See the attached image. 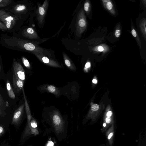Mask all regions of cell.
I'll return each mask as SVG.
<instances>
[{
  "instance_id": "obj_7",
  "label": "cell",
  "mask_w": 146,
  "mask_h": 146,
  "mask_svg": "<svg viewBox=\"0 0 146 146\" xmlns=\"http://www.w3.org/2000/svg\"><path fill=\"white\" fill-rule=\"evenodd\" d=\"M0 20L9 30L13 27L16 21L15 19L13 17L7 13L0 17Z\"/></svg>"
},
{
  "instance_id": "obj_16",
  "label": "cell",
  "mask_w": 146,
  "mask_h": 146,
  "mask_svg": "<svg viewBox=\"0 0 146 146\" xmlns=\"http://www.w3.org/2000/svg\"><path fill=\"white\" fill-rule=\"evenodd\" d=\"M5 103L0 93V115L4 116L6 113L5 111Z\"/></svg>"
},
{
  "instance_id": "obj_13",
  "label": "cell",
  "mask_w": 146,
  "mask_h": 146,
  "mask_svg": "<svg viewBox=\"0 0 146 146\" xmlns=\"http://www.w3.org/2000/svg\"><path fill=\"white\" fill-rule=\"evenodd\" d=\"M131 33L133 36L135 38L140 49L141 48V40L133 26L132 21L131 22Z\"/></svg>"
},
{
  "instance_id": "obj_28",
  "label": "cell",
  "mask_w": 146,
  "mask_h": 146,
  "mask_svg": "<svg viewBox=\"0 0 146 146\" xmlns=\"http://www.w3.org/2000/svg\"><path fill=\"white\" fill-rule=\"evenodd\" d=\"M0 146H11L9 143L4 142L0 144Z\"/></svg>"
},
{
  "instance_id": "obj_36",
  "label": "cell",
  "mask_w": 146,
  "mask_h": 146,
  "mask_svg": "<svg viewBox=\"0 0 146 146\" xmlns=\"http://www.w3.org/2000/svg\"><path fill=\"white\" fill-rule=\"evenodd\" d=\"M5 104H5V105H6V106H9V104H8V102L7 101V102H6V103H5Z\"/></svg>"
},
{
  "instance_id": "obj_9",
  "label": "cell",
  "mask_w": 146,
  "mask_h": 146,
  "mask_svg": "<svg viewBox=\"0 0 146 146\" xmlns=\"http://www.w3.org/2000/svg\"><path fill=\"white\" fill-rule=\"evenodd\" d=\"M13 82L15 92L18 93L23 89L24 82L17 78L14 74H13Z\"/></svg>"
},
{
  "instance_id": "obj_3",
  "label": "cell",
  "mask_w": 146,
  "mask_h": 146,
  "mask_svg": "<svg viewBox=\"0 0 146 146\" xmlns=\"http://www.w3.org/2000/svg\"><path fill=\"white\" fill-rule=\"evenodd\" d=\"M87 23L83 8L79 11L77 15L76 23V35L80 36L86 29Z\"/></svg>"
},
{
  "instance_id": "obj_37",
  "label": "cell",
  "mask_w": 146,
  "mask_h": 146,
  "mask_svg": "<svg viewBox=\"0 0 146 146\" xmlns=\"http://www.w3.org/2000/svg\"><path fill=\"white\" fill-rule=\"evenodd\" d=\"M103 125L104 127H105L106 126V124L105 123H104L103 124Z\"/></svg>"
},
{
  "instance_id": "obj_5",
  "label": "cell",
  "mask_w": 146,
  "mask_h": 146,
  "mask_svg": "<svg viewBox=\"0 0 146 146\" xmlns=\"http://www.w3.org/2000/svg\"><path fill=\"white\" fill-rule=\"evenodd\" d=\"M13 74L24 82L25 79V73L21 65L15 59H13Z\"/></svg>"
},
{
  "instance_id": "obj_25",
  "label": "cell",
  "mask_w": 146,
  "mask_h": 146,
  "mask_svg": "<svg viewBox=\"0 0 146 146\" xmlns=\"http://www.w3.org/2000/svg\"><path fill=\"white\" fill-rule=\"evenodd\" d=\"M5 129L4 127L1 125H0V137L4 134Z\"/></svg>"
},
{
  "instance_id": "obj_31",
  "label": "cell",
  "mask_w": 146,
  "mask_h": 146,
  "mask_svg": "<svg viewBox=\"0 0 146 146\" xmlns=\"http://www.w3.org/2000/svg\"><path fill=\"white\" fill-rule=\"evenodd\" d=\"M112 113L111 111H109L107 112V116L108 117H110L112 115Z\"/></svg>"
},
{
  "instance_id": "obj_30",
  "label": "cell",
  "mask_w": 146,
  "mask_h": 146,
  "mask_svg": "<svg viewBox=\"0 0 146 146\" xmlns=\"http://www.w3.org/2000/svg\"><path fill=\"white\" fill-rule=\"evenodd\" d=\"M106 122L108 123H110L111 121V119L110 117H107L106 119Z\"/></svg>"
},
{
  "instance_id": "obj_39",
  "label": "cell",
  "mask_w": 146,
  "mask_h": 146,
  "mask_svg": "<svg viewBox=\"0 0 146 146\" xmlns=\"http://www.w3.org/2000/svg\"><path fill=\"white\" fill-rule=\"evenodd\" d=\"M27 146H33L32 145H29Z\"/></svg>"
},
{
  "instance_id": "obj_20",
  "label": "cell",
  "mask_w": 146,
  "mask_h": 146,
  "mask_svg": "<svg viewBox=\"0 0 146 146\" xmlns=\"http://www.w3.org/2000/svg\"><path fill=\"white\" fill-rule=\"evenodd\" d=\"M11 2L10 0H0V7H5L11 4Z\"/></svg>"
},
{
  "instance_id": "obj_33",
  "label": "cell",
  "mask_w": 146,
  "mask_h": 146,
  "mask_svg": "<svg viewBox=\"0 0 146 146\" xmlns=\"http://www.w3.org/2000/svg\"><path fill=\"white\" fill-rule=\"evenodd\" d=\"M90 66V62H87L85 65V67L86 68H89Z\"/></svg>"
},
{
  "instance_id": "obj_27",
  "label": "cell",
  "mask_w": 146,
  "mask_h": 146,
  "mask_svg": "<svg viewBox=\"0 0 146 146\" xmlns=\"http://www.w3.org/2000/svg\"><path fill=\"white\" fill-rule=\"evenodd\" d=\"M94 50L96 51L102 52L104 50V48L102 46H99L95 48Z\"/></svg>"
},
{
  "instance_id": "obj_19",
  "label": "cell",
  "mask_w": 146,
  "mask_h": 146,
  "mask_svg": "<svg viewBox=\"0 0 146 146\" xmlns=\"http://www.w3.org/2000/svg\"><path fill=\"white\" fill-rule=\"evenodd\" d=\"M84 9L87 15L89 14L91 9V4L89 1H86L84 3Z\"/></svg>"
},
{
  "instance_id": "obj_35",
  "label": "cell",
  "mask_w": 146,
  "mask_h": 146,
  "mask_svg": "<svg viewBox=\"0 0 146 146\" xmlns=\"http://www.w3.org/2000/svg\"><path fill=\"white\" fill-rule=\"evenodd\" d=\"M92 82L94 84H96L97 82V81L96 79H94L92 80Z\"/></svg>"
},
{
  "instance_id": "obj_23",
  "label": "cell",
  "mask_w": 146,
  "mask_h": 146,
  "mask_svg": "<svg viewBox=\"0 0 146 146\" xmlns=\"http://www.w3.org/2000/svg\"><path fill=\"white\" fill-rule=\"evenodd\" d=\"M121 31L120 29L117 28L116 29L115 31L114 35L116 38H118L120 35Z\"/></svg>"
},
{
  "instance_id": "obj_18",
  "label": "cell",
  "mask_w": 146,
  "mask_h": 146,
  "mask_svg": "<svg viewBox=\"0 0 146 146\" xmlns=\"http://www.w3.org/2000/svg\"><path fill=\"white\" fill-rule=\"evenodd\" d=\"M23 47L25 50L28 51H33L36 48L34 44L30 42L25 43L23 46Z\"/></svg>"
},
{
  "instance_id": "obj_21",
  "label": "cell",
  "mask_w": 146,
  "mask_h": 146,
  "mask_svg": "<svg viewBox=\"0 0 146 146\" xmlns=\"http://www.w3.org/2000/svg\"><path fill=\"white\" fill-rule=\"evenodd\" d=\"M22 59L24 66L27 68H29L30 67V65L28 60L24 57H23Z\"/></svg>"
},
{
  "instance_id": "obj_29",
  "label": "cell",
  "mask_w": 146,
  "mask_h": 146,
  "mask_svg": "<svg viewBox=\"0 0 146 146\" xmlns=\"http://www.w3.org/2000/svg\"><path fill=\"white\" fill-rule=\"evenodd\" d=\"M7 14V13L5 11L2 10H0V17Z\"/></svg>"
},
{
  "instance_id": "obj_11",
  "label": "cell",
  "mask_w": 146,
  "mask_h": 146,
  "mask_svg": "<svg viewBox=\"0 0 146 146\" xmlns=\"http://www.w3.org/2000/svg\"><path fill=\"white\" fill-rule=\"evenodd\" d=\"M146 20L145 18L142 19L140 22L139 27L142 35L146 40Z\"/></svg>"
},
{
  "instance_id": "obj_24",
  "label": "cell",
  "mask_w": 146,
  "mask_h": 146,
  "mask_svg": "<svg viewBox=\"0 0 146 146\" xmlns=\"http://www.w3.org/2000/svg\"><path fill=\"white\" fill-rule=\"evenodd\" d=\"M0 29L3 31L7 30L6 25L0 21Z\"/></svg>"
},
{
  "instance_id": "obj_32",
  "label": "cell",
  "mask_w": 146,
  "mask_h": 146,
  "mask_svg": "<svg viewBox=\"0 0 146 146\" xmlns=\"http://www.w3.org/2000/svg\"><path fill=\"white\" fill-rule=\"evenodd\" d=\"M54 144L52 141H49L48 143L47 146H53Z\"/></svg>"
},
{
  "instance_id": "obj_2",
  "label": "cell",
  "mask_w": 146,
  "mask_h": 146,
  "mask_svg": "<svg viewBox=\"0 0 146 146\" xmlns=\"http://www.w3.org/2000/svg\"><path fill=\"white\" fill-rule=\"evenodd\" d=\"M27 115V122L21 134L18 144L19 146L23 145L30 137L38 135L40 130L38 128V123L32 116L29 108H26Z\"/></svg>"
},
{
  "instance_id": "obj_34",
  "label": "cell",
  "mask_w": 146,
  "mask_h": 146,
  "mask_svg": "<svg viewBox=\"0 0 146 146\" xmlns=\"http://www.w3.org/2000/svg\"><path fill=\"white\" fill-rule=\"evenodd\" d=\"M112 135L113 133H111L108 136V139H110L111 138V137L112 136Z\"/></svg>"
},
{
  "instance_id": "obj_12",
  "label": "cell",
  "mask_w": 146,
  "mask_h": 146,
  "mask_svg": "<svg viewBox=\"0 0 146 146\" xmlns=\"http://www.w3.org/2000/svg\"><path fill=\"white\" fill-rule=\"evenodd\" d=\"M35 54L40 60H41L44 63L48 64L49 65L53 66H58V64H57L53 60H50L48 57L45 56H40L38 54Z\"/></svg>"
},
{
  "instance_id": "obj_22",
  "label": "cell",
  "mask_w": 146,
  "mask_h": 146,
  "mask_svg": "<svg viewBox=\"0 0 146 146\" xmlns=\"http://www.w3.org/2000/svg\"><path fill=\"white\" fill-rule=\"evenodd\" d=\"M47 90L50 92L54 93L55 92L56 89L54 86L50 85L48 87Z\"/></svg>"
},
{
  "instance_id": "obj_40",
  "label": "cell",
  "mask_w": 146,
  "mask_h": 146,
  "mask_svg": "<svg viewBox=\"0 0 146 146\" xmlns=\"http://www.w3.org/2000/svg\"></svg>"
},
{
  "instance_id": "obj_38",
  "label": "cell",
  "mask_w": 146,
  "mask_h": 146,
  "mask_svg": "<svg viewBox=\"0 0 146 146\" xmlns=\"http://www.w3.org/2000/svg\"><path fill=\"white\" fill-rule=\"evenodd\" d=\"M1 65L0 64V72L1 71Z\"/></svg>"
},
{
  "instance_id": "obj_6",
  "label": "cell",
  "mask_w": 146,
  "mask_h": 146,
  "mask_svg": "<svg viewBox=\"0 0 146 146\" xmlns=\"http://www.w3.org/2000/svg\"><path fill=\"white\" fill-rule=\"evenodd\" d=\"M48 6V1L46 0L42 5L38 8L37 12V19L38 23L40 25L43 23L44 18Z\"/></svg>"
},
{
  "instance_id": "obj_8",
  "label": "cell",
  "mask_w": 146,
  "mask_h": 146,
  "mask_svg": "<svg viewBox=\"0 0 146 146\" xmlns=\"http://www.w3.org/2000/svg\"><path fill=\"white\" fill-rule=\"evenodd\" d=\"M22 34L24 36L30 39L36 38L38 36L34 30L31 27L27 28L24 29Z\"/></svg>"
},
{
  "instance_id": "obj_15",
  "label": "cell",
  "mask_w": 146,
  "mask_h": 146,
  "mask_svg": "<svg viewBox=\"0 0 146 146\" xmlns=\"http://www.w3.org/2000/svg\"><path fill=\"white\" fill-rule=\"evenodd\" d=\"M6 88L9 97L13 99H15V94L10 83L8 80L7 81Z\"/></svg>"
},
{
  "instance_id": "obj_17",
  "label": "cell",
  "mask_w": 146,
  "mask_h": 146,
  "mask_svg": "<svg viewBox=\"0 0 146 146\" xmlns=\"http://www.w3.org/2000/svg\"><path fill=\"white\" fill-rule=\"evenodd\" d=\"M26 9V6L23 4H18L14 8V10L17 13H21L24 11Z\"/></svg>"
},
{
  "instance_id": "obj_10",
  "label": "cell",
  "mask_w": 146,
  "mask_h": 146,
  "mask_svg": "<svg viewBox=\"0 0 146 146\" xmlns=\"http://www.w3.org/2000/svg\"><path fill=\"white\" fill-rule=\"evenodd\" d=\"M103 5L108 11L113 15L116 14L115 7L112 1L110 0H102Z\"/></svg>"
},
{
  "instance_id": "obj_1",
  "label": "cell",
  "mask_w": 146,
  "mask_h": 146,
  "mask_svg": "<svg viewBox=\"0 0 146 146\" xmlns=\"http://www.w3.org/2000/svg\"><path fill=\"white\" fill-rule=\"evenodd\" d=\"M45 128L44 135L53 133L59 141L66 139L68 129V123L58 111H55L50 115L44 123Z\"/></svg>"
},
{
  "instance_id": "obj_14",
  "label": "cell",
  "mask_w": 146,
  "mask_h": 146,
  "mask_svg": "<svg viewBox=\"0 0 146 146\" xmlns=\"http://www.w3.org/2000/svg\"><path fill=\"white\" fill-rule=\"evenodd\" d=\"M63 56L66 65L72 70H75V67L74 65L65 53H63Z\"/></svg>"
},
{
  "instance_id": "obj_26",
  "label": "cell",
  "mask_w": 146,
  "mask_h": 146,
  "mask_svg": "<svg viewBox=\"0 0 146 146\" xmlns=\"http://www.w3.org/2000/svg\"><path fill=\"white\" fill-rule=\"evenodd\" d=\"M99 109V106L97 104H94L92 106L91 110L93 111H96Z\"/></svg>"
},
{
  "instance_id": "obj_4",
  "label": "cell",
  "mask_w": 146,
  "mask_h": 146,
  "mask_svg": "<svg viewBox=\"0 0 146 146\" xmlns=\"http://www.w3.org/2000/svg\"><path fill=\"white\" fill-rule=\"evenodd\" d=\"M24 104L20 106L15 111L12 121L11 124L16 128L18 129L20 125L24 111Z\"/></svg>"
}]
</instances>
